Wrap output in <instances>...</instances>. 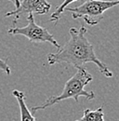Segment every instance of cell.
Instances as JSON below:
<instances>
[{"mask_svg": "<svg viewBox=\"0 0 119 121\" xmlns=\"http://www.w3.org/2000/svg\"><path fill=\"white\" fill-rule=\"evenodd\" d=\"M88 29L81 26L79 29L72 27L69 30L70 39L55 53L47 55L49 65L58 63H67L75 68L82 67L85 63L92 62L99 67L100 72L108 78L113 77V73L108 66L95 54L94 48L86 36Z\"/></svg>", "mask_w": 119, "mask_h": 121, "instance_id": "obj_1", "label": "cell"}, {"mask_svg": "<svg viewBox=\"0 0 119 121\" xmlns=\"http://www.w3.org/2000/svg\"><path fill=\"white\" fill-rule=\"evenodd\" d=\"M92 80L93 77L86 68H84L83 66L78 67L76 73L65 83L61 93L47 98L44 104L40 105L31 107L30 111L32 112V114H34L39 110H44L49 106H52L55 104H58L67 99H74L77 103L79 102V97H85L88 100H93L95 98V93L93 91H88L85 90V87Z\"/></svg>", "mask_w": 119, "mask_h": 121, "instance_id": "obj_2", "label": "cell"}, {"mask_svg": "<svg viewBox=\"0 0 119 121\" xmlns=\"http://www.w3.org/2000/svg\"><path fill=\"white\" fill-rule=\"evenodd\" d=\"M119 4V0H86L75 8H65V11L71 12L73 19H84L89 26L97 25L102 19L104 12Z\"/></svg>", "mask_w": 119, "mask_h": 121, "instance_id": "obj_3", "label": "cell"}, {"mask_svg": "<svg viewBox=\"0 0 119 121\" xmlns=\"http://www.w3.org/2000/svg\"><path fill=\"white\" fill-rule=\"evenodd\" d=\"M27 25L23 26V27H11L8 30V34L9 35H23L25 37H27L31 42L34 43H49L51 45H53L55 48H60L59 43L57 42V40L54 38V36L47 30L46 28L38 25L35 23L34 22V14L29 13L27 17Z\"/></svg>", "mask_w": 119, "mask_h": 121, "instance_id": "obj_4", "label": "cell"}, {"mask_svg": "<svg viewBox=\"0 0 119 121\" xmlns=\"http://www.w3.org/2000/svg\"><path fill=\"white\" fill-rule=\"evenodd\" d=\"M51 8V5L47 0H22L20 1L19 6L14 10L8 11L5 14V17H13V23H16L20 17L23 14L35 13L37 15L47 14Z\"/></svg>", "mask_w": 119, "mask_h": 121, "instance_id": "obj_5", "label": "cell"}, {"mask_svg": "<svg viewBox=\"0 0 119 121\" xmlns=\"http://www.w3.org/2000/svg\"><path fill=\"white\" fill-rule=\"evenodd\" d=\"M12 95L18 101L20 112H21V121H38L32 114L28 106L25 103V94L22 91L14 90L12 91Z\"/></svg>", "mask_w": 119, "mask_h": 121, "instance_id": "obj_6", "label": "cell"}, {"mask_svg": "<svg viewBox=\"0 0 119 121\" xmlns=\"http://www.w3.org/2000/svg\"><path fill=\"white\" fill-rule=\"evenodd\" d=\"M75 121H105L102 106L95 110H91L89 108L85 109L82 117Z\"/></svg>", "mask_w": 119, "mask_h": 121, "instance_id": "obj_7", "label": "cell"}, {"mask_svg": "<svg viewBox=\"0 0 119 121\" xmlns=\"http://www.w3.org/2000/svg\"><path fill=\"white\" fill-rule=\"evenodd\" d=\"M75 1H77V0H64V1L60 5L59 7L56 9V10L51 14V17H50V20H49V21H50V22H57L60 19L61 14L64 12V9H65L69 4H72L73 2H75Z\"/></svg>", "mask_w": 119, "mask_h": 121, "instance_id": "obj_8", "label": "cell"}, {"mask_svg": "<svg viewBox=\"0 0 119 121\" xmlns=\"http://www.w3.org/2000/svg\"><path fill=\"white\" fill-rule=\"evenodd\" d=\"M0 70L1 71H3V72H5L8 76H9L10 75V67H9V65L7 63V61L4 60H2L1 58H0Z\"/></svg>", "mask_w": 119, "mask_h": 121, "instance_id": "obj_9", "label": "cell"}, {"mask_svg": "<svg viewBox=\"0 0 119 121\" xmlns=\"http://www.w3.org/2000/svg\"><path fill=\"white\" fill-rule=\"evenodd\" d=\"M11 2L14 4L16 8H17V7L19 6V4H20V0H11Z\"/></svg>", "mask_w": 119, "mask_h": 121, "instance_id": "obj_10", "label": "cell"}, {"mask_svg": "<svg viewBox=\"0 0 119 121\" xmlns=\"http://www.w3.org/2000/svg\"><path fill=\"white\" fill-rule=\"evenodd\" d=\"M9 1H10V2H11V0H9Z\"/></svg>", "mask_w": 119, "mask_h": 121, "instance_id": "obj_11", "label": "cell"}]
</instances>
